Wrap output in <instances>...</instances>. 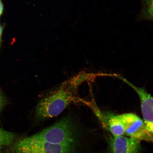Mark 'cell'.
Masks as SVG:
<instances>
[{
  "instance_id": "6da1fadb",
  "label": "cell",
  "mask_w": 153,
  "mask_h": 153,
  "mask_svg": "<svg viewBox=\"0 0 153 153\" xmlns=\"http://www.w3.org/2000/svg\"><path fill=\"white\" fill-rule=\"evenodd\" d=\"M79 134L60 122L15 143L11 153H77Z\"/></svg>"
},
{
  "instance_id": "7a4b0ae2",
  "label": "cell",
  "mask_w": 153,
  "mask_h": 153,
  "mask_svg": "<svg viewBox=\"0 0 153 153\" xmlns=\"http://www.w3.org/2000/svg\"><path fill=\"white\" fill-rule=\"evenodd\" d=\"M103 74L82 72L62 83L60 87L39 101L36 110V116L41 120L55 117L62 113L68 105L84 100L76 96L78 87L86 81Z\"/></svg>"
},
{
  "instance_id": "3957f363",
  "label": "cell",
  "mask_w": 153,
  "mask_h": 153,
  "mask_svg": "<svg viewBox=\"0 0 153 153\" xmlns=\"http://www.w3.org/2000/svg\"><path fill=\"white\" fill-rule=\"evenodd\" d=\"M125 128V134L131 138L153 143V134L147 128L144 122L135 114L120 115Z\"/></svg>"
},
{
  "instance_id": "277c9868",
  "label": "cell",
  "mask_w": 153,
  "mask_h": 153,
  "mask_svg": "<svg viewBox=\"0 0 153 153\" xmlns=\"http://www.w3.org/2000/svg\"><path fill=\"white\" fill-rule=\"evenodd\" d=\"M117 78L131 86L139 95L143 121L149 131L153 134V97L145 89L136 87L122 76L119 75Z\"/></svg>"
},
{
  "instance_id": "5b68a950",
  "label": "cell",
  "mask_w": 153,
  "mask_h": 153,
  "mask_svg": "<svg viewBox=\"0 0 153 153\" xmlns=\"http://www.w3.org/2000/svg\"><path fill=\"white\" fill-rule=\"evenodd\" d=\"M140 141L130 137H111L109 140L110 153H139Z\"/></svg>"
},
{
  "instance_id": "8992f818",
  "label": "cell",
  "mask_w": 153,
  "mask_h": 153,
  "mask_svg": "<svg viewBox=\"0 0 153 153\" xmlns=\"http://www.w3.org/2000/svg\"><path fill=\"white\" fill-rule=\"evenodd\" d=\"M14 137V133L0 128V152L4 147L12 144Z\"/></svg>"
},
{
  "instance_id": "52a82bcc",
  "label": "cell",
  "mask_w": 153,
  "mask_h": 153,
  "mask_svg": "<svg viewBox=\"0 0 153 153\" xmlns=\"http://www.w3.org/2000/svg\"><path fill=\"white\" fill-rule=\"evenodd\" d=\"M143 17L153 21V0H142Z\"/></svg>"
},
{
  "instance_id": "ba28073f",
  "label": "cell",
  "mask_w": 153,
  "mask_h": 153,
  "mask_svg": "<svg viewBox=\"0 0 153 153\" xmlns=\"http://www.w3.org/2000/svg\"><path fill=\"white\" fill-rule=\"evenodd\" d=\"M3 10V6L1 0H0V16L2 14Z\"/></svg>"
},
{
  "instance_id": "9c48e42d",
  "label": "cell",
  "mask_w": 153,
  "mask_h": 153,
  "mask_svg": "<svg viewBox=\"0 0 153 153\" xmlns=\"http://www.w3.org/2000/svg\"><path fill=\"white\" fill-rule=\"evenodd\" d=\"M3 29V27H2V26L1 25H0V42H1V36L2 35V33Z\"/></svg>"
},
{
  "instance_id": "30bf717a",
  "label": "cell",
  "mask_w": 153,
  "mask_h": 153,
  "mask_svg": "<svg viewBox=\"0 0 153 153\" xmlns=\"http://www.w3.org/2000/svg\"><path fill=\"white\" fill-rule=\"evenodd\" d=\"M3 102V99L2 97L1 96V94L0 93V108H1L2 104Z\"/></svg>"
}]
</instances>
